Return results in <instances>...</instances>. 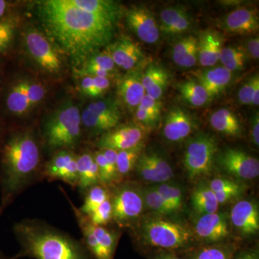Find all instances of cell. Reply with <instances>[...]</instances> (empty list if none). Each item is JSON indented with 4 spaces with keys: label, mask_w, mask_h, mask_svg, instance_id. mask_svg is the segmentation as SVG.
<instances>
[{
    "label": "cell",
    "mask_w": 259,
    "mask_h": 259,
    "mask_svg": "<svg viewBox=\"0 0 259 259\" xmlns=\"http://www.w3.org/2000/svg\"><path fill=\"white\" fill-rule=\"evenodd\" d=\"M144 69V68L128 71L117 82V95L131 111H136L146 95L142 82Z\"/></svg>",
    "instance_id": "17"
},
{
    "label": "cell",
    "mask_w": 259,
    "mask_h": 259,
    "mask_svg": "<svg viewBox=\"0 0 259 259\" xmlns=\"http://www.w3.org/2000/svg\"><path fill=\"white\" fill-rule=\"evenodd\" d=\"M125 20L128 28L148 44H154L159 40L160 30L156 18L144 5H137L125 12Z\"/></svg>",
    "instance_id": "13"
},
{
    "label": "cell",
    "mask_w": 259,
    "mask_h": 259,
    "mask_svg": "<svg viewBox=\"0 0 259 259\" xmlns=\"http://www.w3.org/2000/svg\"><path fill=\"white\" fill-rule=\"evenodd\" d=\"M160 33L166 37L183 35L193 27V18L182 6L164 8L160 13Z\"/></svg>",
    "instance_id": "18"
},
{
    "label": "cell",
    "mask_w": 259,
    "mask_h": 259,
    "mask_svg": "<svg viewBox=\"0 0 259 259\" xmlns=\"http://www.w3.org/2000/svg\"><path fill=\"white\" fill-rule=\"evenodd\" d=\"M223 37L220 32L207 29L198 38V61L204 67L214 66L219 61Z\"/></svg>",
    "instance_id": "22"
},
{
    "label": "cell",
    "mask_w": 259,
    "mask_h": 259,
    "mask_svg": "<svg viewBox=\"0 0 259 259\" xmlns=\"http://www.w3.org/2000/svg\"><path fill=\"white\" fill-rule=\"evenodd\" d=\"M135 168L143 180L153 183H164L174 177L169 163L156 153L140 155Z\"/></svg>",
    "instance_id": "15"
},
{
    "label": "cell",
    "mask_w": 259,
    "mask_h": 259,
    "mask_svg": "<svg viewBox=\"0 0 259 259\" xmlns=\"http://www.w3.org/2000/svg\"><path fill=\"white\" fill-rule=\"evenodd\" d=\"M154 259H182L179 258V257L176 256V255H172V254H163L161 255H158V256L156 257Z\"/></svg>",
    "instance_id": "52"
},
{
    "label": "cell",
    "mask_w": 259,
    "mask_h": 259,
    "mask_svg": "<svg viewBox=\"0 0 259 259\" xmlns=\"http://www.w3.org/2000/svg\"><path fill=\"white\" fill-rule=\"evenodd\" d=\"M8 8V2L4 1V0H0V20L4 17L5 13Z\"/></svg>",
    "instance_id": "51"
},
{
    "label": "cell",
    "mask_w": 259,
    "mask_h": 259,
    "mask_svg": "<svg viewBox=\"0 0 259 259\" xmlns=\"http://www.w3.org/2000/svg\"><path fill=\"white\" fill-rule=\"evenodd\" d=\"M243 192V190L226 191V192H217L215 194L216 198L219 204H226L231 202L233 199L239 197Z\"/></svg>",
    "instance_id": "46"
},
{
    "label": "cell",
    "mask_w": 259,
    "mask_h": 259,
    "mask_svg": "<svg viewBox=\"0 0 259 259\" xmlns=\"http://www.w3.org/2000/svg\"><path fill=\"white\" fill-rule=\"evenodd\" d=\"M81 125L91 135H103L118 126L122 120L120 107L112 99L94 102L81 113Z\"/></svg>",
    "instance_id": "7"
},
{
    "label": "cell",
    "mask_w": 259,
    "mask_h": 259,
    "mask_svg": "<svg viewBox=\"0 0 259 259\" xmlns=\"http://www.w3.org/2000/svg\"><path fill=\"white\" fill-rule=\"evenodd\" d=\"M159 192L172 212H179L184 203L183 192L180 186L170 182L153 186Z\"/></svg>",
    "instance_id": "34"
},
{
    "label": "cell",
    "mask_w": 259,
    "mask_h": 259,
    "mask_svg": "<svg viewBox=\"0 0 259 259\" xmlns=\"http://www.w3.org/2000/svg\"><path fill=\"white\" fill-rule=\"evenodd\" d=\"M172 59L180 67L189 69L198 61V38L188 35L179 39L172 48Z\"/></svg>",
    "instance_id": "25"
},
{
    "label": "cell",
    "mask_w": 259,
    "mask_h": 259,
    "mask_svg": "<svg viewBox=\"0 0 259 259\" xmlns=\"http://www.w3.org/2000/svg\"><path fill=\"white\" fill-rule=\"evenodd\" d=\"M169 79L168 71L156 63H148L143 71L142 82L146 94L154 100H161Z\"/></svg>",
    "instance_id": "23"
},
{
    "label": "cell",
    "mask_w": 259,
    "mask_h": 259,
    "mask_svg": "<svg viewBox=\"0 0 259 259\" xmlns=\"http://www.w3.org/2000/svg\"><path fill=\"white\" fill-rule=\"evenodd\" d=\"M209 123L218 132L229 136H239L242 133L241 122L236 114L228 108H221L213 112Z\"/></svg>",
    "instance_id": "28"
},
{
    "label": "cell",
    "mask_w": 259,
    "mask_h": 259,
    "mask_svg": "<svg viewBox=\"0 0 259 259\" xmlns=\"http://www.w3.org/2000/svg\"><path fill=\"white\" fill-rule=\"evenodd\" d=\"M196 80L207 92L209 100L214 98L228 87L231 82L232 74L224 67H215L198 71Z\"/></svg>",
    "instance_id": "24"
},
{
    "label": "cell",
    "mask_w": 259,
    "mask_h": 259,
    "mask_svg": "<svg viewBox=\"0 0 259 259\" xmlns=\"http://www.w3.org/2000/svg\"><path fill=\"white\" fill-rule=\"evenodd\" d=\"M252 104L255 106H258L259 105V80L255 83L253 96H252Z\"/></svg>",
    "instance_id": "50"
},
{
    "label": "cell",
    "mask_w": 259,
    "mask_h": 259,
    "mask_svg": "<svg viewBox=\"0 0 259 259\" xmlns=\"http://www.w3.org/2000/svg\"><path fill=\"white\" fill-rule=\"evenodd\" d=\"M17 21L13 18L0 20V53L4 52L10 47L14 39Z\"/></svg>",
    "instance_id": "38"
},
{
    "label": "cell",
    "mask_w": 259,
    "mask_h": 259,
    "mask_svg": "<svg viewBox=\"0 0 259 259\" xmlns=\"http://www.w3.org/2000/svg\"><path fill=\"white\" fill-rule=\"evenodd\" d=\"M217 151V141L210 135L201 134L191 139L184 155V166L189 178L194 180L210 173Z\"/></svg>",
    "instance_id": "6"
},
{
    "label": "cell",
    "mask_w": 259,
    "mask_h": 259,
    "mask_svg": "<svg viewBox=\"0 0 259 259\" xmlns=\"http://www.w3.org/2000/svg\"><path fill=\"white\" fill-rule=\"evenodd\" d=\"M252 139L255 146L258 147L259 146V115L258 112L253 115L252 120Z\"/></svg>",
    "instance_id": "48"
},
{
    "label": "cell",
    "mask_w": 259,
    "mask_h": 259,
    "mask_svg": "<svg viewBox=\"0 0 259 259\" xmlns=\"http://www.w3.org/2000/svg\"><path fill=\"white\" fill-rule=\"evenodd\" d=\"M6 107L10 114L23 116L32 110L26 90V79L15 81L10 87L5 100Z\"/></svg>",
    "instance_id": "27"
},
{
    "label": "cell",
    "mask_w": 259,
    "mask_h": 259,
    "mask_svg": "<svg viewBox=\"0 0 259 259\" xmlns=\"http://www.w3.org/2000/svg\"><path fill=\"white\" fill-rule=\"evenodd\" d=\"M24 42L30 58L44 71L59 74L62 69V59L58 48L47 35L35 28H29L24 35Z\"/></svg>",
    "instance_id": "8"
},
{
    "label": "cell",
    "mask_w": 259,
    "mask_h": 259,
    "mask_svg": "<svg viewBox=\"0 0 259 259\" xmlns=\"http://www.w3.org/2000/svg\"><path fill=\"white\" fill-rule=\"evenodd\" d=\"M88 218L95 226H105L108 224L112 220L111 197L105 200Z\"/></svg>",
    "instance_id": "39"
},
{
    "label": "cell",
    "mask_w": 259,
    "mask_h": 259,
    "mask_svg": "<svg viewBox=\"0 0 259 259\" xmlns=\"http://www.w3.org/2000/svg\"><path fill=\"white\" fill-rule=\"evenodd\" d=\"M225 171L243 180H253L259 175V161L241 150L228 148L218 157Z\"/></svg>",
    "instance_id": "14"
},
{
    "label": "cell",
    "mask_w": 259,
    "mask_h": 259,
    "mask_svg": "<svg viewBox=\"0 0 259 259\" xmlns=\"http://www.w3.org/2000/svg\"><path fill=\"white\" fill-rule=\"evenodd\" d=\"M13 231L20 248L11 259H92L82 241L40 220H23Z\"/></svg>",
    "instance_id": "3"
},
{
    "label": "cell",
    "mask_w": 259,
    "mask_h": 259,
    "mask_svg": "<svg viewBox=\"0 0 259 259\" xmlns=\"http://www.w3.org/2000/svg\"><path fill=\"white\" fill-rule=\"evenodd\" d=\"M145 205L159 215L171 214L172 211L164 199L154 187H148L142 191Z\"/></svg>",
    "instance_id": "37"
},
{
    "label": "cell",
    "mask_w": 259,
    "mask_h": 259,
    "mask_svg": "<svg viewBox=\"0 0 259 259\" xmlns=\"http://www.w3.org/2000/svg\"><path fill=\"white\" fill-rule=\"evenodd\" d=\"M259 80L258 74H255L250 78L246 82L243 83V86L238 92V100L243 105H250L252 104V96H253V90L255 83Z\"/></svg>",
    "instance_id": "44"
},
{
    "label": "cell",
    "mask_w": 259,
    "mask_h": 259,
    "mask_svg": "<svg viewBox=\"0 0 259 259\" xmlns=\"http://www.w3.org/2000/svg\"><path fill=\"white\" fill-rule=\"evenodd\" d=\"M142 146L131 149L117 151V167L120 180L127 177L136 167V163L141 154Z\"/></svg>",
    "instance_id": "35"
},
{
    "label": "cell",
    "mask_w": 259,
    "mask_h": 259,
    "mask_svg": "<svg viewBox=\"0 0 259 259\" xmlns=\"http://www.w3.org/2000/svg\"><path fill=\"white\" fill-rule=\"evenodd\" d=\"M110 197L111 193L107 187L102 185L93 186L85 192L84 201L79 210L87 217H90L105 200Z\"/></svg>",
    "instance_id": "33"
},
{
    "label": "cell",
    "mask_w": 259,
    "mask_h": 259,
    "mask_svg": "<svg viewBox=\"0 0 259 259\" xmlns=\"http://www.w3.org/2000/svg\"><path fill=\"white\" fill-rule=\"evenodd\" d=\"M93 231L98 245L97 259H113L118 243V234L104 226H95L93 224Z\"/></svg>",
    "instance_id": "30"
},
{
    "label": "cell",
    "mask_w": 259,
    "mask_h": 259,
    "mask_svg": "<svg viewBox=\"0 0 259 259\" xmlns=\"http://www.w3.org/2000/svg\"><path fill=\"white\" fill-rule=\"evenodd\" d=\"M77 187L81 193H85L93 186L100 185L98 168L93 153L84 151L77 155Z\"/></svg>",
    "instance_id": "26"
},
{
    "label": "cell",
    "mask_w": 259,
    "mask_h": 259,
    "mask_svg": "<svg viewBox=\"0 0 259 259\" xmlns=\"http://www.w3.org/2000/svg\"><path fill=\"white\" fill-rule=\"evenodd\" d=\"M248 56L253 59L258 60L259 58V38L258 37L248 39L246 42V47L244 48Z\"/></svg>",
    "instance_id": "47"
},
{
    "label": "cell",
    "mask_w": 259,
    "mask_h": 259,
    "mask_svg": "<svg viewBox=\"0 0 259 259\" xmlns=\"http://www.w3.org/2000/svg\"><path fill=\"white\" fill-rule=\"evenodd\" d=\"M0 259H11L9 258V257L6 256L4 254V253H3V252L0 251Z\"/></svg>",
    "instance_id": "54"
},
{
    "label": "cell",
    "mask_w": 259,
    "mask_h": 259,
    "mask_svg": "<svg viewBox=\"0 0 259 259\" xmlns=\"http://www.w3.org/2000/svg\"><path fill=\"white\" fill-rule=\"evenodd\" d=\"M191 259H231V257L225 248L209 246L196 252Z\"/></svg>",
    "instance_id": "42"
},
{
    "label": "cell",
    "mask_w": 259,
    "mask_h": 259,
    "mask_svg": "<svg viewBox=\"0 0 259 259\" xmlns=\"http://www.w3.org/2000/svg\"><path fill=\"white\" fill-rule=\"evenodd\" d=\"M191 202L194 210L200 215L217 212L220 206L214 192L204 182L195 187Z\"/></svg>",
    "instance_id": "29"
},
{
    "label": "cell",
    "mask_w": 259,
    "mask_h": 259,
    "mask_svg": "<svg viewBox=\"0 0 259 259\" xmlns=\"http://www.w3.org/2000/svg\"><path fill=\"white\" fill-rule=\"evenodd\" d=\"M0 81H1V73H0Z\"/></svg>",
    "instance_id": "55"
},
{
    "label": "cell",
    "mask_w": 259,
    "mask_h": 259,
    "mask_svg": "<svg viewBox=\"0 0 259 259\" xmlns=\"http://www.w3.org/2000/svg\"><path fill=\"white\" fill-rule=\"evenodd\" d=\"M42 178L60 180L72 187H77V155L72 150H60L42 168Z\"/></svg>",
    "instance_id": "10"
},
{
    "label": "cell",
    "mask_w": 259,
    "mask_h": 259,
    "mask_svg": "<svg viewBox=\"0 0 259 259\" xmlns=\"http://www.w3.org/2000/svg\"><path fill=\"white\" fill-rule=\"evenodd\" d=\"M80 82V90L83 95L93 98L101 97L110 86V81L107 78L83 76Z\"/></svg>",
    "instance_id": "36"
},
{
    "label": "cell",
    "mask_w": 259,
    "mask_h": 259,
    "mask_svg": "<svg viewBox=\"0 0 259 259\" xmlns=\"http://www.w3.org/2000/svg\"><path fill=\"white\" fill-rule=\"evenodd\" d=\"M36 137L30 131L10 133L0 149V217L29 186L42 178Z\"/></svg>",
    "instance_id": "2"
},
{
    "label": "cell",
    "mask_w": 259,
    "mask_h": 259,
    "mask_svg": "<svg viewBox=\"0 0 259 259\" xmlns=\"http://www.w3.org/2000/svg\"><path fill=\"white\" fill-rule=\"evenodd\" d=\"M248 58L244 48L228 47L223 48L219 61L223 65V67L232 73L244 69Z\"/></svg>",
    "instance_id": "32"
},
{
    "label": "cell",
    "mask_w": 259,
    "mask_h": 259,
    "mask_svg": "<svg viewBox=\"0 0 259 259\" xmlns=\"http://www.w3.org/2000/svg\"><path fill=\"white\" fill-rule=\"evenodd\" d=\"M115 66L126 71L144 69L148 63L142 49L131 37L121 35L105 47Z\"/></svg>",
    "instance_id": "11"
},
{
    "label": "cell",
    "mask_w": 259,
    "mask_h": 259,
    "mask_svg": "<svg viewBox=\"0 0 259 259\" xmlns=\"http://www.w3.org/2000/svg\"><path fill=\"white\" fill-rule=\"evenodd\" d=\"M178 91L182 100L191 106L202 107L210 100L206 90L196 79L179 83Z\"/></svg>",
    "instance_id": "31"
},
{
    "label": "cell",
    "mask_w": 259,
    "mask_h": 259,
    "mask_svg": "<svg viewBox=\"0 0 259 259\" xmlns=\"http://www.w3.org/2000/svg\"><path fill=\"white\" fill-rule=\"evenodd\" d=\"M5 138L4 129H3V126L0 122V149H1L2 145L3 144Z\"/></svg>",
    "instance_id": "53"
},
{
    "label": "cell",
    "mask_w": 259,
    "mask_h": 259,
    "mask_svg": "<svg viewBox=\"0 0 259 259\" xmlns=\"http://www.w3.org/2000/svg\"><path fill=\"white\" fill-rule=\"evenodd\" d=\"M140 236L144 243L163 249H177L190 243V231L180 223L162 218L145 219L140 227Z\"/></svg>",
    "instance_id": "5"
},
{
    "label": "cell",
    "mask_w": 259,
    "mask_h": 259,
    "mask_svg": "<svg viewBox=\"0 0 259 259\" xmlns=\"http://www.w3.org/2000/svg\"><path fill=\"white\" fill-rule=\"evenodd\" d=\"M209 187L214 193L226 191L243 190V187L234 181L223 178L214 179L209 184Z\"/></svg>",
    "instance_id": "45"
},
{
    "label": "cell",
    "mask_w": 259,
    "mask_h": 259,
    "mask_svg": "<svg viewBox=\"0 0 259 259\" xmlns=\"http://www.w3.org/2000/svg\"><path fill=\"white\" fill-rule=\"evenodd\" d=\"M112 219L121 226H128L142 214L144 200L142 191L134 186L122 185L111 194Z\"/></svg>",
    "instance_id": "9"
},
{
    "label": "cell",
    "mask_w": 259,
    "mask_h": 259,
    "mask_svg": "<svg viewBox=\"0 0 259 259\" xmlns=\"http://www.w3.org/2000/svg\"><path fill=\"white\" fill-rule=\"evenodd\" d=\"M225 31L237 35H251L259 28L258 10L255 8H240L233 10L223 18Z\"/></svg>",
    "instance_id": "19"
},
{
    "label": "cell",
    "mask_w": 259,
    "mask_h": 259,
    "mask_svg": "<svg viewBox=\"0 0 259 259\" xmlns=\"http://www.w3.org/2000/svg\"><path fill=\"white\" fill-rule=\"evenodd\" d=\"M139 106L144 108L153 122L157 125L161 118L162 103L160 100H154L148 95H145Z\"/></svg>",
    "instance_id": "41"
},
{
    "label": "cell",
    "mask_w": 259,
    "mask_h": 259,
    "mask_svg": "<svg viewBox=\"0 0 259 259\" xmlns=\"http://www.w3.org/2000/svg\"><path fill=\"white\" fill-rule=\"evenodd\" d=\"M195 233L209 243L222 241L229 235L226 214L217 212L201 215L195 225Z\"/></svg>",
    "instance_id": "21"
},
{
    "label": "cell",
    "mask_w": 259,
    "mask_h": 259,
    "mask_svg": "<svg viewBox=\"0 0 259 259\" xmlns=\"http://www.w3.org/2000/svg\"><path fill=\"white\" fill-rule=\"evenodd\" d=\"M82 64L97 66L110 73L113 72L116 66L111 56L106 49L95 53L93 55L90 56Z\"/></svg>",
    "instance_id": "40"
},
{
    "label": "cell",
    "mask_w": 259,
    "mask_h": 259,
    "mask_svg": "<svg viewBox=\"0 0 259 259\" xmlns=\"http://www.w3.org/2000/svg\"><path fill=\"white\" fill-rule=\"evenodd\" d=\"M81 117L79 107L73 102L63 104L48 118L44 138L51 151L72 150L81 136Z\"/></svg>",
    "instance_id": "4"
},
{
    "label": "cell",
    "mask_w": 259,
    "mask_h": 259,
    "mask_svg": "<svg viewBox=\"0 0 259 259\" xmlns=\"http://www.w3.org/2000/svg\"><path fill=\"white\" fill-rule=\"evenodd\" d=\"M36 3L37 15L49 39L75 64H82L115 36L119 20L89 11L79 0Z\"/></svg>",
    "instance_id": "1"
},
{
    "label": "cell",
    "mask_w": 259,
    "mask_h": 259,
    "mask_svg": "<svg viewBox=\"0 0 259 259\" xmlns=\"http://www.w3.org/2000/svg\"><path fill=\"white\" fill-rule=\"evenodd\" d=\"M236 259H259L258 254L256 251L248 250L241 253L238 255Z\"/></svg>",
    "instance_id": "49"
},
{
    "label": "cell",
    "mask_w": 259,
    "mask_h": 259,
    "mask_svg": "<svg viewBox=\"0 0 259 259\" xmlns=\"http://www.w3.org/2000/svg\"><path fill=\"white\" fill-rule=\"evenodd\" d=\"M26 90L32 108L40 104L46 96V89L36 81L26 79Z\"/></svg>",
    "instance_id": "43"
},
{
    "label": "cell",
    "mask_w": 259,
    "mask_h": 259,
    "mask_svg": "<svg viewBox=\"0 0 259 259\" xmlns=\"http://www.w3.org/2000/svg\"><path fill=\"white\" fill-rule=\"evenodd\" d=\"M144 137V128L137 124H127L117 126L102 135L96 146L100 150L124 151L142 146Z\"/></svg>",
    "instance_id": "12"
},
{
    "label": "cell",
    "mask_w": 259,
    "mask_h": 259,
    "mask_svg": "<svg viewBox=\"0 0 259 259\" xmlns=\"http://www.w3.org/2000/svg\"><path fill=\"white\" fill-rule=\"evenodd\" d=\"M231 220L243 236H251L259 230L258 206L255 202L241 200L231 209Z\"/></svg>",
    "instance_id": "20"
},
{
    "label": "cell",
    "mask_w": 259,
    "mask_h": 259,
    "mask_svg": "<svg viewBox=\"0 0 259 259\" xmlns=\"http://www.w3.org/2000/svg\"><path fill=\"white\" fill-rule=\"evenodd\" d=\"M194 127L195 122L190 112L177 106L167 112L162 132L167 141L177 143L187 139Z\"/></svg>",
    "instance_id": "16"
}]
</instances>
